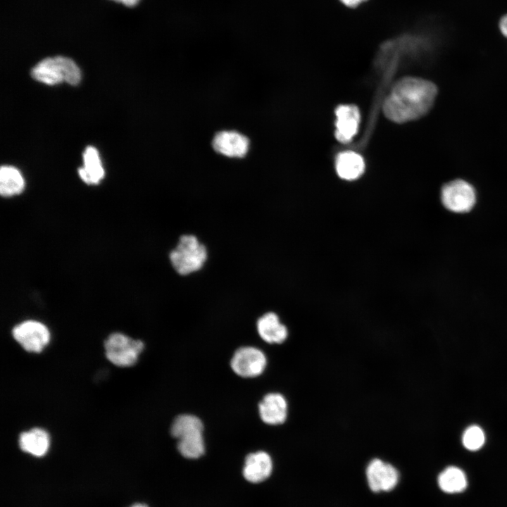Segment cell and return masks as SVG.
Listing matches in <instances>:
<instances>
[{
    "label": "cell",
    "instance_id": "obj_1",
    "mask_svg": "<svg viewBox=\"0 0 507 507\" xmlns=\"http://www.w3.org/2000/svg\"><path fill=\"white\" fill-rule=\"evenodd\" d=\"M437 91L436 86L428 80L403 78L396 84L385 99L384 115L396 123L418 119L432 107Z\"/></svg>",
    "mask_w": 507,
    "mask_h": 507
},
{
    "label": "cell",
    "instance_id": "obj_2",
    "mask_svg": "<svg viewBox=\"0 0 507 507\" xmlns=\"http://www.w3.org/2000/svg\"><path fill=\"white\" fill-rule=\"evenodd\" d=\"M169 258L176 273L186 276L202 269L208 259V250L196 236L184 234L170 251Z\"/></svg>",
    "mask_w": 507,
    "mask_h": 507
},
{
    "label": "cell",
    "instance_id": "obj_3",
    "mask_svg": "<svg viewBox=\"0 0 507 507\" xmlns=\"http://www.w3.org/2000/svg\"><path fill=\"white\" fill-rule=\"evenodd\" d=\"M202 421L191 414H182L173 420L171 435L177 439V449L187 458L201 457L205 451Z\"/></svg>",
    "mask_w": 507,
    "mask_h": 507
},
{
    "label": "cell",
    "instance_id": "obj_4",
    "mask_svg": "<svg viewBox=\"0 0 507 507\" xmlns=\"http://www.w3.org/2000/svg\"><path fill=\"white\" fill-rule=\"evenodd\" d=\"M31 75L35 80L47 84L66 82L76 85L81 80L79 67L72 59L64 56L42 60L32 68Z\"/></svg>",
    "mask_w": 507,
    "mask_h": 507
},
{
    "label": "cell",
    "instance_id": "obj_5",
    "mask_svg": "<svg viewBox=\"0 0 507 507\" xmlns=\"http://www.w3.org/2000/svg\"><path fill=\"white\" fill-rule=\"evenodd\" d=\"M144 343L122 333H113L104 342L106 358L120 367L133 365L144 349Z\"/></svg>",
    "mask_w": 507,
    "mask_h": 507
},
{
    "label": "cell",
    "instance_id": "obj_6",
    "mask_svg": "<svg viewBox=\"0 0 507 507\" xmlns=\"http://www.w3.org/2000/svg\"><path fill=\"white\" fill-rule=\"evenodd\" d=\"M443 205L451 211L465 213L475 204L474 188L463 180H455L443 186L441 192Z\"/></svg>",
    "mask_w": 507,
    "mask_h": 507
},
{
    "label": "cell",
    "instance_id": "obj_7",
    "mask_svg": "<svg viewBox=\"0 0 507 507\" xmlns=\"http://www.w3.org/2000/svg\"><path fill=\"white\" fill-rule=\"evenodd\" d=\"M12 334L15 341L29 352L42 351L50 340L46 326L36 320H26L17 325Z\"/></svg>",
    "mask_w": 507,
    "mask_h": 507
},
{
    "label": "cell",
    "instance_id": "obj_8",
    "mask_svg": "<svg viewBox=\"0 0 507 507\" xmlns=\"http://www.w3.org/2000/svg\"><path fill=\"white\" fill-rule=\"evenodd\" d=\"M267 359L265 353L254 346H243L234 353L230 365L232 370L242 377H255L265 370Z\"/></svg>",
    "mask_w": 507,
    "mask_h": 507
},
{
    "label": "cell",
    "instance_id": "obj_9",
    "mask_svg": "<svg viewBox=\"0 0 507 507\" xmlns=\"http://www.w3.org/2000/svg\"><path fill=\"white\" fill-rule=\"evenodd\" d=\"M366 477L370 489L377 493L392 490L399 482V474L392 465L375 458L367 466Z\"/></svg>",
    "mask_w": 507,
    "mask_h": 507
},
{
    "label": "cell",
    "instance_id": "obj_10",
    "mask_svg": "<svg viewBox=\"0 0 507 507\" xmlns=\"http://www.w3.org/2000/svg\"><path fill=\"white\" fill-rule=\"evenodd\" d=\"M211 145L214 151L229 158H242L246 156L250 141L235 130H222L214 135Z\"/></svg>",
    "mask_w": 507,
    "mask_h": 507
},
{
    "label": "cell",
    "instance_id": "obj_11",
    "mask_svg": "<svg viewBox=\"0 0 507 507\" xmlns=\"http://www.w3.org/2000/svg\"><path fill=\"white\" fill-rule=\"evenodd\" d=\"M258 411L261 419L265 424L281 425L287 417V402L281 394L269 393L259 403Z\"/></svg>",
    "mask_w": 507,
    "mask_h": 507
},
{
    "label": "cell",
    "instance_id": "obj_12",
    "mask_svg": "<svg viewBox=\"0 0 507 507\" xmlns=\"http://www.w3.org/2000/svg\"><path fill=\"white\" fill-rule=\"evenodd\" d=\"M335 137L341 142H350L356 135L360 123V113L353 105H341L335 111Z\"/></svg>",
    "mask_w": 507,
    "mask_h": 507
},
{
    "label": "cell",
    "instance_id": "obj_13",
    "mask_svg": "<svg viewBox=\"0 0 507 507\" xmlns=\"http://www.w3.org/2000/svg\"><path fill=\"white\" fill-rule=\"evenodd\" d=\"M273 462L265 451H257L247 455L244 461L243 475L246 480L258 483L266 480L271 474Z\"/></svg>",
    "mask_w": 507,
    "mask_h": 507
},
{
    "label": "cell",
    "instance_id": "obj_14",
    "mask_svg": "<svg viewBox=\"0 0 507 507\" xmlns=\"http://www.w3.org/2000/svg\"><path fill=\"white\" fill-rule=\"evenodd\" d=\"M256 329L261 338L269 344H282L288 336L287 327L274 312L261 315L256 322Z\"/></svg>",
    "mask_w": 507,
    "mask_h": 507
},
{
    "label": "cell",
    "instance_id": "obj_15",
    "mask_svg": "<svg viewBox=\"0 0 507 507\" xmlns=\"http://www.w3.org/2000/svg\"><path fill=\"white\" fill-rule=\"evenodd\" d=\"M18 444L20 449L36 457L46 455L50 446L49 434L43 429L33 428L20 434Z\"/></svg>",
    "mask_w": 507,
    "mask_h": 507
},
{
    "label": "cell",
    "instance_id": "obj_16",
    "mask_svg": "<svg viewBox=\"0 0 507 507\" xmlns=\"http://www.w3.org/2000/svg\"><path fill=\"white\" fill-rule=\"evenodd\" d=\"M365 163L361 155L353 151L339 154L336 160V170L338 175L346 180L358 178L364 172Z\"/></svg>",
    "mask_w": 507,
    "mask_h": 507
},
{
    "label": "cell",
    "instance_id": "obj_17",
    "mask_svg": "<svg viewBox=\"0 0 507 507\" xmlns=\"http://www.w3.org/2000/svg\"><path fill=\"white\" fill-rule=\"evenodd\" d=\"M84 166L79 168L80 178L88 184H98L104 176V170L97 150L87 146L83 154Z\"/></svg>",
    "mask_w": 507,
    "mask_h": 507
},
{
    "label": "cell",
    "instance_id": "obj_18",
    "mask_svg": "<svg viewBox=\"0 0 507 507\" xmlns=\"http://www.w3.org/2000/svg\"><path fill=\"white\" fill-rule=\"evenodd\" d=\"M438 484L440 489L446 493H460L467 487V477L461 469L450 466L439 474Z\"/></svg>",
    "mask_w": 507,
    "mask_h": 507
},
{
    "label": "cell",
    "instance_id": "obj_19",
    "mask_svg": "<svg viewBox=\"0 0 507 507\" xmlns=\"http://www.w3.org/2000/svg\"><path fill=\"white\" fill-rule=\"evenodd\" d=\"M24 180L20 171L13 167L4 165L0 170V193L3 196L20 194L24 188Z\"/></svg>",
    "mask_w": 507,
    "mask_h": 507
},
{
    "label": "cell",
    "instance_id": "obj_20",
    "mask_svg": "<svg viewBox=\"0 0 507 507\" xmlns=\"http://www.w3.org/2000/svg\"><path fill=\"white\" fill-rule=\"evenodd\" d=\"M462 442L468 450H479L485 442V434L483 430L478 425L469 426L463 432Z\"/></svg>",
    "mask_w": 507,
    "mask_h": 507
},
{
    "label": "cell",
    "instance_id": "obj_21",
    "mask_svg": "<svg viewBox=\"0 0 507 507\" xmlns=\"http://www.w3.org/2000/svg\"><path fill=\"white\" fill-rule=\"evenodd\" d=\"M344 6L350 7V8H355L363 2H365L366 0H339Z\"/></svg>",
    "mask_w": 507,
    "mask_h": 507
},
{
    "label": "cell",
    "instance_id": "obj_22",
    "mask_svg": "<svg viewBox=\"0 0 507 507\" xmlns=\"http://www.w3.org/2000/svg\"><path fill=\"white\" fill-rule=\"evenodd\" d=\"M499 28L503 35L507 37V15H504L501 19Z\"/></svg>",
    "mask_w": 507,
    "mask_h": 507
},
{
    "label": "cell",
    "instance_id": "obj_23",
    "mask_svg": "<svg viewBox=\"0 0 507 507\" xmlns=\"http://www.w3.org/2000/svg\"><path fill=\"white\" fill-rule=\"evenodd\" d=\"M140 0H120L119 2L127 6H134L138 4Z\"/></svg>",
    "mask_w": 507,
    "mask_h": 507
},
{
    "label": "cell",
    "instance_id": "obj_24",
    "mask_svg": "<svg viewBox=\"0 0 507 507\" xmlns=\"http://www.w3.org/2000/svg\"><path fill=\"white\" fill-rule=\"evenodd\" d=\"M130 507H149V506L145 503H136L131 505Z\"/></svg>",
    "mask_w": 507,
    "mask_h": 507
},
{
    "label": "cell",
    "instance_id": "obj_25",
    "mask_svg": "<svg viewBox=\"0 0 507 507\" xmlns=\"http://www.w3.org/2000/svg\"><path fill=\"white\" fill-rule=\"evenodd\" d=\"M113 1H118V2H119V1H120V0H113Z\"/></svg>",
    "mask_w": 507,
    "mask_h": 507
}]
</instances>
